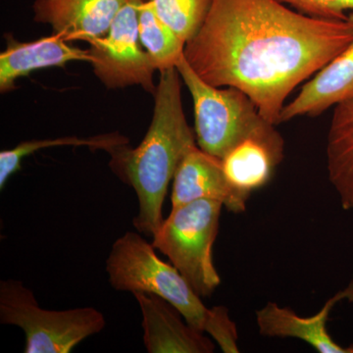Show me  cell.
Returning a JSON list of instances; mask_svg holds the SVG:
<instances>
[{
    "label": "cell",
    "instance_id": "e0dca14e",
    "mask_svg": "<svg viewBox=\"0 0 353 353\" xmlns=\"http://www.w3.org/2000/svg\"><path fill=\"white\" fill-rule=\"evenodd\" d=\"M126 145H129V139L119 132L99 134L90 138L64 137L24 141L11 150H2L0 152V190H3L10 176L20 170L23 159L39 150L57 146H85L92 150H101L110 153L116 148Z\"/></svg>",
    "mask_w": 353,
    "mask_h": 353
},
{
    "label": "cell",
    "instance_id": "9a60e30c",
    "mask_svg": "<svg viewBox=\"0 0 353 353\" xmlns=\"http://www.w3.org/2000/svg\"><path fill=\"white\" fill-rule=\"evenodd\" d=\"M283 157L256 139H246L222 159L223 169L234 188L250 194L270 180Z\"/></svg>",
    "mask_w": 353,
    "mask_h": 353
},
{
    "label": "cell",
    "instance_id": "3957f363",
    "mask_svg": "<svg viewBox=\"0 0 353 353\" xmlns=\"http://www.w3.org/2000/svg\"><path fill=\"white\" fill-rule=\"evenodd\" d=\"M141 233L126 232L113 243L106 273L114 290L162 297L180 311L190 326L208 334L225 353L240 352L238 330L224 306L208 308L173 265L158 257Z\"/></svg>",
    "mask_w": 353,
    "mask_h": 353
},
{
    "label": "cell",
    "instance_id": "6da1fadb",
    "mask_svg": "<svg viewBox=\"0 0 353 353\" xmlns=\"http://www.w3.org/2000/svg\"><path fill=\"white\" fill-rule=\"evenodd\" d=\"M350 18L313 17L281 0H212L183 55L204 82L238 88L280 124L288 97L352 43Z\"/></svg>",
    "mask_w": 353,
    "mask_h": 353
},
{
    "label": "cell",
    "instance_id": "d6986e66",
    "mask_svg": "<svg viewBox=\"0 0 353 353\" xmlns=\"http://www.w3.org/2000/svg\"><path fill=\"white\" fill-rule=\"evenodd\" d=\"M299 12L313 17L345 19L353 11V0H281Z\"/></svg>",
    "mask_w": 353,
    "mask_h": 353
},
{
    "label": "cell",
    "instance_id": "52a82bcc",
    "mask_svg": "<svg viewBox=\"0 0 353 353\" xmlns=\"http://www.w3.org/2000/svg\"><path fill=\"white\" fill-rule=\"evenodd\" d=\"M145 0H129L116 15L108 34L88 39L94 75L109 90L141 85L154 94L155 70L139 39V7Z\"/></svg>",
    "mask_w": 353,
    "mask_h": 353
},
{
    "label": "cell",
    "instance_id": "2e32d148",
    "mask_svg": "<svg viewBox=\"0 0 353 353\" xmlns=\"http://www.w3.org/2000/svg\"><path fill=\"white\" fill-rule=\"evenodd\" d=\"M139 34L157 71L176 68L183 57L185 43L158 17L150 0L139 7Z\"/></svg>",
    "mask_w": 353,
    "mask_h": 353
},
{
    "label": "cell",
    "instance_id": "ba28073f",
    "mask_svg": "<svg viewBox=\"0 0 353 353\" xmlns=\"http://www.w3.org/2000/svg\"><path fill=\"white\" fill-rule=\"evenodd\" d=\"M250 194L234 188L228 180L222 159L208 154L199 146L188 153L173 179L172 208L197 201H219L228 211L241 213Z\"/></svg>",
    "mask_w": 353,
    "mask_h": 353
},
{
    "label": "cell",
    "instance_id": "9c48e42d",
    "mask_svg": "<svg viewBox=\"0 0 353 353\" xmlns=\"http://www.w3.org/2000/svg\"><path fill=\"white\" fill-rule=\"evenodd\" d=\"M143 316V345L150 353H212L215 345L190 326L180 311L162 297L134 292Z\"/></svg>",
    "mask_w": 353,
    "mask_h": 353
},
{
    "label": "cell",
    "instance_id": "ac0fdd59",
    "mask_svg": "<svg viewBox=\"0 0 353 353\" xmlns=\"http://www.w3.org/2000/svg\"><path fill=\"white\" fill-rule=\"evenodd\" d=\"M153 9L178 38L187 43L201 29L212 0H150Z\"/></svg>",
    "mask_w": 353,
    "mask_h": 353
},
{
    "label": "cell",
    "instance_id": "44dd1931",
    "mask_svg": "<svg viewBox=\"0 0 353 353\" xmlns=\"http://www.w3.org/2000/svg\"><path fill=\"white\" fill-rule=\"evenodd\" d=\"M145 1H146V0H145Z\"/></svg>",
    "mask_w": 353,
    "mask_h": 353
},
{
    "label": "cell",
    "instance_id": "4fadbf2b",
    "mask_svg": "<svg viewBox=\"0 0 353 353\" xmlns=\"http://www.w3.org/2000/svg\"><path fill=\"white\" fill-rule=\"evenodd\" d=\"M343 301L341 292L334 294L321 310L310 317H301L288 307L268 303L256 311L259 334L271 338H294L307 343L320 353H353V345L341 347L327 330L330 313L336 303Z\"/></svg>",
    "mask_w": 353,
    "mask_h": 353
},
{
    "label": "cell",
    "instance_id": "8fae6325",
    "mask_svg": "<svg viewBox=\"0 0 353 353\" xmlns=\"http://www.w3.org/2000/svg\"><path fill=\"white\" fill-rule=\"evenodd\" d=\"M6 50L0 54V92L16 88L18 79L30 75L34 70L63 67L69 62L92 63L88 50L70 46L59 34L21 43L12 36H6Z\"/></svg>",
    "mask_w": 353,
    "mask_h": 353
},
{
    "label": "cell",
    "instance_id": "7a4b0ae2",
    "mask_svg": "<svg viewBox=\"0 0 353 353\" xmlns=\"http://www.w3.org/2000/svg\"><path fill=\"white\" fill-rule=\"evenodd\" d=\"M176 68L160 72L150 126L138 148L122 145L109 153L110 168L138 197V214L132 225L152 236L163 222L162 209L169 183L179 165L197 146L187 122Z\"/></svg>",
    "mask_w": 353,
    "mask_h": 353
},
{
    "label": "cell",
    "instance_id": "7c38bea8",
    "mask_svg": "<svg viewBox=\"0 0 353 353\" xmlns=\"http://www.w3.org/2000/svg\"><path fill=\"white\" fill-rule=\"evenodd\" d=\"M353 28V11L348 13ZM353 92V39L352 43L306 83L285 104L281 123L301 116H318L336 106Z\"/></svg>",
    "mask_w": 353,
    "mask_h": 353
},
{
    "label": "cell",
    "instance_id": "5b68a950",
    "mask_svg": "<svg viewBox=\"0 0 353 353\" xmlns=\"http://www.w3.org/2000/svg\"><path fill=\"white\" fill-rule=\"evenodd\" d=\"M0 323L23 330L25 353H69L106 326L94 307L41 308L34 292L16 279L0 281Z\"/></svg>",
    "mask_w": 353,
    "mask_h": 353
},
{
    "label": "cell",
    "instance_id": "30bf717a",
    "mask_svg": "<svg viewBox=\"0 0 353 353\" xmlns=\"http://www.w3.org/2000/svg\"><path fill=\"white\" fill-rule=\"evenodd\" d=\"M129 0H36L34 20L51 26L67 41L101 38Z\"/></svg>",
    "mask_w": 353,
    "mask_h": 353
},
{
    "label": "cell",
    "instance_id": "277c9868",
    "mask_svg": "<svg viewBox=\"0 0 353 353\" xmlns=\"http://www.w3.org/2000/svg\"><path fill=\"white\" fill-rule=\"evenodd\" d=\"M176 68L194 101L196 143L201 150L223 159L246 139H256L284 157V139L248 95L238 88L204 82L185 55Z\"/></svg>",
    "mask_w": 353,
    "mask_h": 353
},
{
    "label": "cell",
    "instance_id": "ffe728a7",
    "mask_svg": "<svg viewBox=\"0 0 353 353\" xmlns=\"http://www.w3.org/2000/svg\"><path fill=\"white\" fill-rule=\"evenodd\" d=\"M341 292L343 299H347V301H350V303H353V276L352 280H350V284H348L345 290H341Z\"/></svg>",
    "mask_w": 353,
    "mask_h": 353
},
{
    "label": "cell",
    "instance_id": "8992f818",
    "mask_svg": "<svg viewBox=\"0 0 353 353\" xmlns=\"http://www.w3.org/2000/svg\"><path fill=\"white\" fill-rule=\"evenodd\" d=\"M223 208L219 201L197 199L172 208L152 236L153 248L168 257L201 297L212 296L221 284L212 248Z\"/></svg>",
    "mask_w": 353,
    "mask_h": 353
},
{
    "label": "cell",
    "instance_id": "5bb4252c",
    "mask_svg": "<svg viewBox=\"0 0 353 353\" xmlns=\"http://www.w3.org/2000/svg\"><path fill=\"white\" fill-rule=\"evenodd\" d=\"M326 154L330 182L343 208L353 210V92L334 106Z\"/></svg>",
    "mask_w": 353,
    "mask_h": 353
}]
</instances>
